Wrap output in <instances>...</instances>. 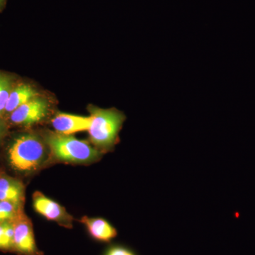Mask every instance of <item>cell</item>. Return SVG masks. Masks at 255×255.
<instances>
[{"label": "cell", "instance_id": "obj_10", "mask_svg": "<svg viewBox=\"0 0 255 255\" xmlns=\"http://www.w3.org/2000/svg\"><path fill=\"white\" fill-rule=\"evenodd\" d=\"M38 93L30 85L20 83L15 85L10 93L4 111V118H7L11 112L26 103L28 101L36 98Z\"/></svg>", "mask_w": 255, "mask_h": 255}, {"label": "cell", "instance_id": "obj_7", "mask_svg": "<svg viewBox=\"0 0 255 255\" xmlns=\"http://www.w3.org/2000/svg\"><path fill=\"white\" fill-rule=\"evenodd\" d=\"M91 123V117L64 113L57 114L52 120V126L55 131L64 135L88 130Z\"/></svg>", "mask_w": 255, "mask_h": 255}, {"label": "cell", "instance_id": "obj_5", "mask_svg": "<svg viewBox=\"0 0 255 255\" xmlns=\"http://www.w3.org/2000/svg\"><path fill=\"white\" fill-rule=\"evenodd\" d=\"M48 112V104L43 99L36 98L20 106L8 116L6 121L20 127H29L41 122Z\"/></svg>", "mask_w": 255, "mask_h": 255}, {"label": "cell", "instance_id": "obj_4", "mask_svg": "<svg viewBox=\"0 0 255 255\" xmlns=\"http://www.w3.org/2000/svg\"><path fill=\"white\" fill-rule=\"evenodd\" d=\"M14 227L13 253L18 255H43L37 248L31 221L22 214L12 221Z\"/></svg>", "mask_w": 255, "mask_h": 255}, {"label": "cell", "instance_id": "obj_12", "mask_svg": "<svg viewBox=\"0 0 255 255\" xmlns=\"http://www.w3.org/2000/svg\"><path fill=\"white\" fill-rule=\"evenodd\" d=\"M22 214L23 204L0 201V223L12 222Z\"/></svg>", "mask_w": 255, "mask_h": 255}, {"label": "cell", "instance_id": "obj_9", "mask_svg": "<svg viewBox=\"0 0 255 255\" xmlns=\"http://www.w3.org/2000/svg\"><path fill=\"white\" fill-rule=\"evenodd\" d=\"M24 187L23 183L4 172H0V201L23 204Z\"/></svg>", "mask_w": 255, "mask_h": 255}, {"label": "cell", "instance_id": "obj_11", "mask_svg": "<svg viewBox=\"0 0 255 255\" xmlns=\"http://www.w3.org/2000/svg\"><path fill=\"white\" fill-rule=\"evenodd\" d=\"M14 86V78L9 74L0 72V117H1L4 118L5 107L7 103L10 93Z\"/></svg>", "mask_w": 255, "mask_h": 255}, {"label": "cell", "instance_id": "obj_6", "mask_svg": "<svg viewBox=\"0 0 255 255\" xmlns=\"http://www.w3.org/2000/svg\"><path fill=\"white\" fill-rule=\"evenodd\" d=\"M33 205L35 211L49 221L59 223L63 227L70 228L73 225V217L58 203L52 200L41 192L34 193Z\"/></svg>", "mask_w": 255, "mask_h": 255}, {"label": "cell", "instance_id": "obj_2", "mask_svg": "<svg viewBox=\"0 0 255 255\" xmlns=\"http://www.w3.org/2000/svg\"><path fill=\"white\" fill-rule=\"evenodd\" d=\"M90 112L92 123L87 131L91 141L100 148L112 150L119 142V132L126 121V116L114 108L103 110L91 107Z\"/></svg>", "mask_w": 255, "mask_h": 255}, {"label": "cell", "instance_id": "obj_8", "mask_svg": "<svg viewBox=\"0 0 255 255\" xmlns=\"http://www.w3.org/2000/svg\"><path fill=\"white\" fill-rule=\"evenodd\" d=\"M80 221L86 226L91 237L97 241L110 243L118 236L117 228L107 220L84 216Z\"/></svg>", "mask_w": 255, "mask_h": 255}, {"label": "cell", "instance_id": "obj_15", "mask_svg": "<svg viewBox=\"0 0 255 255\" xmlns=\"http://www.w3.org/2000/svg\"><path fill=\"white\" fill-rule=\"evenodd\" d=\"M8 122L4 117H0V142L6 136L8 132Z\"/></svg>", "mask_w": 255, "mask_h": 255}, {"label": "cell", "instance_id": "obj_1", "mask_svg": "<svg viewBox=\"0 0 255 255\" xmlns=\"http://www.w3.org/2000/svg\"><path fill=\"white\" fill-rule=\"evenodd\" d=\"M46 145L33 134H21L13 139L7 150L10 167L21 173L34 172L44 163Z\"/></svg>", "mask_w": 255, "mask_h": 255}, {"label": "cell", "instance_id": "obj_16", "mask_svg": "<svg viewBox=\"0 0 255 255\" xmlns=\"http://www.w3.org/2000/svg\"><path fill=\"white\" fill-rule=\"evenodd\" d=\"M6 2L7 0H0V12H2L6 7Z\"/></svg>", "mask_w": 255, "mask_h": 255}, {"label": "cell", "instance_id": "obj_14", "mask_svg": "<svg viewBox=\"0 0 255 255\" xmlns=\"http://www.w3.org/2000/svg\"><path fill=\"white\" fill-rule=\"evenodd\" d=\"M105 255H137L130 248L122 245H115L109 248Z\"/></svg>", "mask_w": 255, "mask_h": 255}, {"label": "cell", "instance_id": "obj_3", "mask_svg": "<svg viewBox=\"0 0 255 255\" xmlns=\"http://www.w3.org/2000/svg\"><path fill=\"white\" fill-rule=\"evenodd\" d=\"M46 142L55 159L72 163H87L100 157L101 152L88 142L71 135L50 132Z\"/></svg>", "mask_w": 255, "mask_h": 255}, {"label": "cell", "instance_id": "obj_13", "mask_svg": "<svg viewBox=\"0 0 255 255\" xmlns=\"http://www.w3.org/2000/svg\"><path fill=\"white\" fill-rule=\"evenodd\" d=\"M14 227L12 222L0 223V251L13 253Z\"/></svg>", "mask_w": 255, "mask_h": 255}]
</instances>
